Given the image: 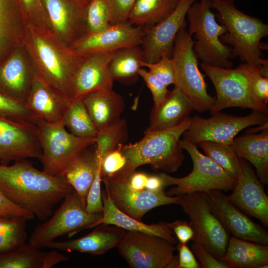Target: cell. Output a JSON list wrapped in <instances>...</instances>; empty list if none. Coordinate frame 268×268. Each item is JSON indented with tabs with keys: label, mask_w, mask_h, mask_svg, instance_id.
<instances>
[{
	"label": "cell",
	"mask_w": 268,
	"mask_h": 268,
	"mask_svg": "<svg viewBox=\"0 0 268 268\" xmlns=\"http://www.w3.org/2000/svg\"><path fill=\"white\" fill-rule=\"evenodd\" d=\"M21 216L27 220L35 218L32 213L12 203L0 191V216Z\"/></svg>",
	"instance_id": "7dc6e473"
},
{
	"label": "cell",
	"mask_w": 268,
	"mask_h": 268,
	"mask_svg": "<svg viewBox=\"0 0 268 268\" xmlns=\"http://www.w3.org/2000/svg\"><path fill=\"white\" fill-rule=\"evenodd\" d=\"M114 52L84 55L73 77V98L81 99L89 93L112 88L114 80L109 66Z\"/></svg>",
	"instance_id": "44dd1931"
},
{
	"label": "cell",
	"mask_w": 268,
	"mask_h": 268,
	"mask_svg": "<svg viewBox=\"0 0 268 268\" xmlns=\"http://www.w3.org/2000/svg\"><path fill=\"white\" fill-rule=\"evenodd\" d=\"M220 261L229 268H268V245L231 236L225 255Z\"/></svg>",
	"instance_id": "f1b7e54d"
},
{
	"label": "cell",
	"mask_w": 268,
	"mask_h": 268,
	"mask_svg": "<svg viewBox=\"0 0 268 268\" xmlns=\"http://www.w3.org/2000/svg\"><path fill=\"white\" fill-rule=\"evenodd\" d=\"M144 34L143 27L127 21L111 25L97 33L85 34L69 47L82 55L115 51L126 47L141 45Z\"/></svg>",
	"instance_id": "e0dca14e"
},
{
	"label": "cell",
	"mask_w": 268,
	"mask_h": 268,
	"mask_svg": "<svg viewBox=\"0 0 268 268\" xmlns=\"http://www.w3.org/2000/svg\"><path fill=\"white\" fill-rule=\"evenodd\" d=\"M114 204L129 216L141 221L143 216L153 208L161 205L178 204L179 196H169L164 190L153 192L146 190L134 191L126 188L120 181L101 179Z\"/></svg>",
	"instance_id": "d6986e66"
},
{
	"label": "cell",
	"mask_w": 268,
	"mask_h": 268,
	"mask_svg": "<svg viewBox=\"0 0 268 268\" xmlns=\"http://www.w3.org/2000/svg\"><path fill=\"white\" fill-rule=\"evenodd\" d=\"M73 190L63 176L40 171L26 159L0 164V191L40 220L48 219L54 207Z\"/></svg>",
	"instance_id": "6da1fadb"
},
{
	"label": "cell",
	"mask_w": 268,
	"mask_h": 268,
	"mask_svg": "<svg viewBox=\"0 0 268 268\" xmlns=\"http://www.w3.org/2000/svg\"><path fill=\"white\" fill-rule=\"evenodd\" d=\"M192 104L177 86L169 91L165 100L151 110L145 131H160L176 127L190 117Z\"/></svg>",
	"instance_id": "484cf974"
},
{
	"label": "cell",
	"mask_w": 268,
	"mask_h": 268,
	"mask_svg": "<svg viewBox=\"0 0 268 268\" xmlns=\"http://www.w3.org/2000/svg\"><path fill=\"white\" fill-rule=\"evenodd\" d=\"M179 143L189 154L193 168L188 175L176 178L165 173H160L164 187L176 186L166 193L169 196H177L194 192H206L212 190H232L236 179L219 165L198 150L196 144L184 139Z\"/></svg>",
	"instance_id": "8992f818"
},
{
	"label": "cell",
	"mask_w": 268,
	"mask_h": 268,
	"mask_svg": "<svg viewBox=\"0 0 268 268\" xmlns=\"http://www.w3.org/2000/svg\"><path fill=\"white\" fill-rule=\"evenodd\" d=\"M81 99L98 132L120 120L124 109L123 98L112 89L89 93Z\"/></svg>",
	"instance_id": "4316f807"
},
{
	"label": "cell",
	"mask_w": 268,
	"mask_h": 268,
	"mask_svg": "<svg viewBox=\"0 0 268 268\" xmlns=\"http://www.w3.org/2000/svg\"><path fill=\"white\" fill-rule=\"evenodd\" d=\"M140 76L150 90L154 102V106L160 105L166 98L169 90L167 86L156 78L149 70L140 68L138 70Z\"/></svg>",
	"instance_id": "f6af8a7d"
},
{
	"label": "cell",
	"mask_w": 268,
	"mask_h": 268,
	"mask_svg": "<svg viewBox=\"0 0 268 268\" xmlns=\"http://www.w3.org/2000/svg\"><path fill=\"white\" fill-rule=\"evenodd\" d=\"M46 253L25 242L14 251L0 255V268H44Z\"/></svg>",
	"instance_id": "836d02e7"
},
{
	"label": "cell",
	"mask_w": 268,
	"mask_h": 268,
	"mask_svg": "<svg viewBox=\"0 0 268 268\" xmlns=\"http://www.w3.org/2000/svg\"><path fill=\"white\" fill-rule=\"evenodd\" d=\"M196 1L180 0L175 9L167 17L155 25L144 29L141 44L144 62L153 63L164 56L171 58L176 37L186 24L185 18L188 9Z\"/></svg>",
	"instance_id": "5bb4252c"
},
{
	"label": "cell",
	"mask_w": 268,
	"mask_h": 268,
	"mask_svg": "<svg viewBox=\"0 0 268 268\" xmlns=\"http://www.w3.org/2000/svg\"><path fill=\"white\" fill-rule=\"evenodd\" d=\"M36 70L24 46L0 67V91L25 105Z\"/></svg>",
	"instance_id": "603a6c76"
},
{
	"label": "cell",
	"mask_w": 268,
	"mask_h": 268,
	"mask_svg": "<svg viewBox=\"0 0 268 268\" xmlns=\"http://www.w3.org/2000/svg\"><path fill=\"white\" fill-rule=\"evenodd\" d=\"M179 252L178 268H199L193 252L187 244L178 243L175 247Z\"/></svg>",
	"instance_id": "681fc988"
},
{
	"label": "cell",
	"mask_w": 268,
	"mask_h": 268,
	"mask_svg": "<svg viewBox=\"0 0 268 268\" xmlns=\"http://www.w3.org/2000/svg\"><path fill=\"white\" fill-rule=\"evenodd\" d=\"M132 268H178L174 245L158 236L128 231L117 247Z\"/></svg>",
	"instance_id": "7c38bea8"
},
{
	"label": "cell",
	"mask_w": 268,
	"mask_h": 268,
	"mask_svg": "<svg viewBox=\"0 0 268 268\" xmlns=\"http://www.w3.org/2000/svg\"><path fill=\"white\" fill-rule=\"evenodd\" d=\"M209 0H200L188 9V32L194 35L193 49L198 58L204 64L215 67L232 68L230 62L232 48L223 43L220 37L226 32L225 26L219 24L211 10Z\"/></svg>",
	"instance_id": "5b68a950"
},
{
	"label": "cell",
	"mask_w": 268,
	"mask_h": 268,
	"mask_svg": "<svg viewBox=\"0 0 268 268\" xmlns=\"http://www.w3.org/2000/svg\"><path fill=\"white\" fill-rule=\"evenodd\" d=\"M87 149L76 157L61 175L77 193L85 206L96 167L95 150Z\"/></svg>",
	"instance_id": "f546056e"
},
{
	"label": "cell",
	"mask_w": 268,
	"mask_h": 268,
	"mask_svg": "<svg viewBox=\"0 0 268 268\" xmlns=\"http://www.w3.org/2000/svg\"><path fill=\"white\" fill-rule=\"evenodd\" d=\"M42 148L35 125L0 117V160L5 163L28 158L40 159Z\"/></svg>",
	"instance_id": "ac0fdd59"
},
{
	"label": "cell",
	"mask_w": 268,
	"mask_h": 268,
	"mask_svg": "<svg viewBox=\"0 0 268 268\" xmlns=\"http://www.w3.org/2000/svg\"><path fill=\"white\" fill-rule=\"evenodd\" d=\"M167 223L180 243L187 244L189 241L193 239L194 232L190 223L186 221L176 220Z\"/></svg>",
	"instance_id": "c3c4849f"
},
{
	"label": "cell",
	"mask_w": 268,
	"mask_h": 268,
	"mask_svg": "<svg viewBox=\"0 0 268 268\" xmlns=\"http://www.w3.org/2000/svg\"><path fill=\"white\" fill-rule=\"evenodd\" d=\"M240 170L229 201L268 226V197L262 183L245 160L240 158Z\"/></svg>",
	"instance_id": "ffe728a7"
},
{
	"label": "cell",
	"mask_w": 268,
	"mask_h": 268,
	"mask_svg": "<svg viewBox=\"0 0 268 268\" xmlns=\"http://www.w3.org/2000/svg\"><path fill=\"white\" fill-rule=\"evenodd\" d=\"M80 0L82 3H83L85 5H87V4L88 3V2L90 0Z\"/></svg>",
	"instance_id": "f5cc1de1"
},
{
	"label": "cell",
	"mask_w": 268,
	"mask_h": 268,
	"mask_svg": "<svg viewBox=\"0 0 268 268\" xmlns=\"http://www.w3.org/2000/svg\"><path fill=\"white\" fill-rule=\"evenodd\" d=\"M230 146L238 157L249 161L255 167L261 182L268 184V129L235 138Z\"/></svg>",
	"instance_id": "83f0119b"
},
{
	"label": "cell",
	"mask_w": 268,
	"mask_h": 268,
	"mask_svg": "<svg viewBox=\"0 0 268 268\" xmlns=\"http://www.w3.org/2000/svg\"><path fill=\"white\" fill-rule=\"evenodd\" d=\"M268 121V114L256 110L244 117L219 112L208 118L197 115L191 117L190 126L182 135L183 139L194 144L210 141L230 145L243 129Z\"/></svg>",
	"instance_id": "4fadbf2b"
},
{
	"label": "cell",
	"mask_w": 268,
	"mask_h": 268,
	"mask_svg": "<svg viewBox=\"0 0 268 268\" xmlns=\"http://www.w3.org/2000/svg\"><path fill=\"white\" fill-rule=\"evenodd\" d=\"M27 24L48 30L47 27L42 0H20Z\"/></svg>",
	"instance_id": "b9f144b4"
},
{
	"label": "cell",
	"mask_w": 268,
	"mask_h": 268,
	"mask_svg": "<svg viewBox=\"0 0 268 268\" xmlns=\"http://www.w3.org/2000/svg\"><path fill=\"white\" fill-rule=\"evenodd\" d=\"M23 46L36 72L51 85L73 98V79L84 55L71 49L49 31L28 24Z\"/></svg>",
	"instance_id": "7a4b0ae2"
},
{
	"label": "cell",
	"mask_w": 268,
	"mask_h": 268,
	"mask_svg": "<svg viewBox=\"0 0 268 268\" xmlns=\"http://www.w3.org/2000/svg\"><path fill=\"white\" fill-rule=\"evenodd\" d=\"M72 99L36 71L25 106L37 118L51 123H60Z\"/></svg>",
	"instance_id": "7402d4cb"
},
{
	"label": "cell",
	"mask_w": 268,
	"mask_h": 268,
	"mask_svg": "<svg viewBox=\"0 0 268 268\" xmlns=\"http://www.w3.org/2000/svg\"><path fill=\"white\" fill-rule=\"evenodd\" d=\"M36 126L42 148L43 171L61 176L82 151L95 144L96 137H82L68 132L62 122L51 123L37 118Z\"/></svg>",
	"instance_id": "ba28073f"
},
{
	"label": "cell",
	"mask_w": 268,
	"mask_h": 268,
	"mask_svg": "<svg viewBox=\"0 0 268 268\" xmlns=\"http://www.w3.org/2000/svg\"><path fill=\"white\" fill-rule=\"evenodd\" d=\"M180 0H136L128 21L133 24L151 27L175 9Z\"/></svg>",
	"instance_id": "4dcf8cb0"
},
{
	"label": "cell",
	"mask_w": 268,
	"mask_h": 268,
	"mask_svg": "<svg viewBox=\"0 0 268 268\" xmlns=\"http://www.w3.org/2000/svg\"><path fill=\"white\" fill-rule=\"evenodd\" d=\"M99 227L89 234L74 239L54 240L47 248L62 251H77L93 255H101L117 247L125 235V230L117 227Z\"/></svg>",
	"instance_id": "cb8c5ba5"
},
{
	"label": "cell",
	"mask_w": 268,
	"mask_h": 268,
	"mask_svg": "<svg viewBox=\"0 0 268 268\" xmlns=\"http://www.w3.org/2000/svg\"><path fill=\"white\" fill-rule=\"evenodd\" d=\"M192 249L203 268H230L223 262L216 259L201 244L193 241Z\"/></svg>",
	"instance_id": "bcb514c9"
},
{
	"label": "cell",
	"mask_w": 268,
	"mask_h": 268,
	"mask_svg": "<svg viewBox=\"0 0 268 268\" xmlns=\"http://www.w3.org/2000/svg\"><path fill=\"white\" fill-rule=\"evenodd\" d=\"M19 0H0V25L11 14Z\"/></svg>",
	"instance_id": "f907efd6"
},
{
	"label": "cell",
	"mask_w": 268,
	"mask_h": 268,
	"mask_svg": "<svg viewBox=\"0 0 268 268\" xmlns=\"http://www.w3.org/2000/svg\"><path fill=\"white\" fill-rule=\"evenodd\" d=\"M103 208L102 216L90 228L100 224L113 225L128 231H139L162 237L175 245L177 241L173 236L174 233L167 222L147 224L137 220L120 210L114 204L106 191L101 193Z\"/></svg>",
	"instance_id": "d4e9b609"
},
{
	"label": "cell",
	"mask_w": 268,
	"mask_h": 268,
	"mask_svg": "<svg viewBox=\"0 0 268 268\" xmlns=\"http://www.w3.org/2000/svg\"><path fill=\"white\" fill-rule=\"evenodd\" d=\"M26 220L19 216H0V255L14 251L26 242Z\"/></svg>",
	"instance_id": "e575fe53"
},
{
	"label": "cell",
	"mask_w": 268,
	"mask_h": 268,
	"mask_svg": "<svg viewBox=\"0 0 268 268\" xmlns=\"http://www.w3.org/2000/svg\"><path fill=\"white\" fill-rule=\"evenodd\" d=\"M246 77L256 96L263 104L268 103V77L263 76L256 67L244 63L237 67Z\"/></svg>",
	"instance_id": "ab89813d"
},
{
	"label": "cell",
	"mask_w": 268,
	"mask_h": 268,
	"mask_svg": "<svg viewBox=\"0 0 268 268\" xmlns=\"http://www.w3.org/2000/svg\"><path fill=\"white\" fill-rule=\"evenodd\" d=\"M179 196L178 204L189 216L194 232L193 241L203 246L220 261L228 244V232L212 211L203 192Z\"/></svg>",
	"instance_id": "30bf717a"
},
{
	"label": "cell",
	"mask_w": 268,
	"mask_h": 268,
	"mask_svg": "<svg viewBox=\"0 0 268 268\" xmlns=\"http://www.w3.org/2000/svg\"><path fill=\"white\" fill-rule=\"evenodd\" d=\"M142 61L143 52L140 45L115 51L109 66L113 80H126L137 76Z\"/></svg>",
	"instance_id": "1f68e13d"
},
{
	"label": "cell",
	"mask_w": 268,
	"mask_h": 268,
	"mask_svg": "<svg viewBox=\"0 0 268 268\" xmlns=\"http://www.w3.org/2000/svg\"><path fill=\"white\" fill-rule=\"evenodd\" d=\"M201 67L212 82L216 93L210 114L225 108H249L268 114L267 105L263 104L253 92L244 73L235 69L217 67L201 63Z\"/></svg>",
	"instance_id": "8fae6325"
},
{
	"label": "cell",
	"mask_w": 268,
	"mask_h": 268,
	"mask_svg": "<svg viewBox=\"0 0 268 268\" xmlns=\"http://www.w3.org/2000/svg\"><path fill=\"white\" fill-rule=\"evenodd\" d=\"M102 212L88 213L85 206L74 191L63 200L60 206L42 223L37 225L31 233L28 242L42 249L59 237L67 234L70 237L99 220Z\"/></svg>",
	"instance_id": "9c48e42d"
},
{
	"label": "cell",
	"mask_w": 268,
	"mask_h": 268,
	"mask_svg": "<svg viewBox=\"0 0 268 268\" xmlns=\"http://www.w3.org/2000/svg\"><path fill=\"white\" fill-rule=\"evenodd\" d=\"M122 144L119 143L103 158L101 164V179H111L125 174L128 161L122 150Z\"/></svg>",
	"instance_id": "f35d334b"
},
{
	"label": "cell",
	"mask_w": 268,
	"mask_h": 268,
	"mask_svg": "<svg viewBox=\"0 0 268 268\" xmlns=\"http://www.w3.org/2000/svg\"><path fill=\"white\" fill-rule=\"evenodd\" d=\"M0 117L17 123L35 125L37 119L25 105L0 91Z\"/></svg>",
	"instance_id": "74e56055"
},
{
	"label": "cell",
	"mask_w": 268,
	"mask_h": 268,
	"mask_svg": "<svg viewBox=\"0 0 268 268\" xmlns=\"http://www.w3.org/2000/svg\"><path fill=\"white\" fill-rule=\"evenodd\" d=\"M185 24L174 41L171 59L175 73V86L191 101L194 110L199 112L210 111L215 97L207 91L204 76L198 67V58L194 51V41Z\"/></svg>",
	"instance_id": "52a82bcc"
},
{
	"label": "cell",
	"mask_w": 268,
	"mask_h": 268,
	"mask_svg": "<svg viewBox=\"0 0 268 268\" xmlns=\"http://www.w3.org/2000/svg\"><path fill=\"white\" fill-rule=\"evenodd\" d=\"M62 122L70 133L78 137H96L98 133L80 98H73Z\"/></svg>",
	"instance_id": "d6a6232c"
},
{
	"label": "cell",
	"mask_w": 268,
	"mask_h": 268,
	"mask_svg": "<svg viewBox=\"0 0 268 268\" xmlns=\"http://www.w3.org/2000/svg\"><path fill=\"white\" fill-rule=\"evenodd\" d=\"M217 13L216 19L226 28L220 39L231 46L232 58L257 67L261 74L268 77V60L262 58L266 46L261 39L268 35V25L258 18L250 16L236 8L234 0H209Z\"/></svg>",
	"instance_id": "3957f363"
},
{
	"label": "cell",
	"mask_w": 268,
	"mask_h": 268,
	"mask_svg": "<svg viewBox=\"0 0 268 268\" xmlns=\"http://www.w3.org/2000/svg\"><path fill=\"white\" fill-rule=\"evenodd\" d=\"M48 30L67 46L85 34L86 5L79 0H42Z\"/></svg>",
	"instance_id": "9a60e30c"
},
{
	"label": "cell",
	"mask_w": 268,
	"mask_h": 268,
	"mask_svg": "<svg viewBox=\"0 0 268 268\" xmlns=\"http://www.w3.org/2000/svg\"><path fill=\"white\" fill-rule=\"evenodd\" d=\"M210 208L227 232L238 238L268 245V233L240 211L220 190L203 192Z\"/></svg>",
	"instance_id": "2e32d148"
},
{
	"label": "cell",
	"mask_w": 268,
	"mask_h": 268,
	"mask_svg": "<svg viewBox=\"0 0 268 268\" xmlns=\"http://www.w3.org/2000/svg\"><path fill=\"white\" fill-rule=\"evenodd\" d=\"M109 11L111 24L128 21L136 0H104Z\"/></svg>",
	"instance_id": "ee69618b"
},
{
	"label": "cell",
	"mask_w": 268,
	"mask_h": 268,
	"mask_svg": "<svg viewBox=\"0 0 268 268\" xmlns=\"http://www.w3.org/2000/svg\"><path fill=\"white\" fill-rule=\"evenodd\" d=\"M191 119L190 117L180 125L170 129L145 131L144 136L138 141L122 144V150L128 161L126 173L130 174L145 164L166 173L177 171L185 158L179 141L189 127Z\"/></svg>",
	"instance_id": "277c9868"
},
{
	"label": "cell",
	"mask_w": 268,
	"mask_h": 268,
	"mask_svg": "<svg viewBox=\"0 0 268 268\" xmlns=\"http://www.w3.org/2000/svg\"><path fill=\"white\" fill-rule=\"evenodd\" d=\"M141 67H146L156 78L167 86L175 84V73L171 58L162 57L153 63L141 62Z\"/></svg>",
	"instance_id": "7bdbcfd3"
},
{
	"label": "cell",
	"mask_w": 268,
	"mask_h": 268,
	"mask_svg": "<svg viewBox=\"0 0 268 268\" xmlns=\"http://www.w3.org/2000/svg\"><path fill=\"white\" fill-rule=\"evenodd\" d=\"M95 157L96 167L94 178L86 199L85 210L91 213L102 212L103 208L101 190L102 159L96 154Z\"/></svg>",
	"instance_id": "60d3db41"
},
{
	"label": "cell",
	"mask_w": 268,
	"mask_h": 268,
	"mask_svg": "<svg viewBox=\"0 0 268 268\" xmlns=\"http://www.w3.org/2000/svg\"><path fill=\"white\" fill-rule=\"evenodd\" d=\"M205 155L237 179L240 170V158L229 145L210 141L197 143Z\"/></svg>",
	"instance_id": "d590c367"
},
{
	"label": "cell",
	"mask_w": 268,
	"mask_h": 268,
	"mask_svg": "<svg viewBox=\"0 0 268 268\" xmlns=\"http://www.w3.org/2000/svg\"><path fill=\"white\" fill-rule=\"evenodd\" d=\"M164 181L160 174L148 175L145 190L156 192L164 190Z\"/></svg>",
	"instance_id": "816d5d0a"
},
{
	"label": "cell",
	"mask_w": 268,
	"mask_h": 268,
	"mask_svg": "<svg viewBox=\"0 0 268 268\" xmlns=\"http://www.w3.org/2000/svg\"><path fill=\"white\" fill-rule=\"evenodd\" d=\"M85 34L100 32L110 26V15L104 0H90L84 14Z\"/></svg>",
	"instance_id": "8d00e7d4"
}]
</instances>
